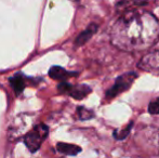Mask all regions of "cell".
<instances>
[{
    "mask_svg": "<svg viewBox=\"0 0 159 158\" xmlns=\"http://www.w3.org/2000/svg\"><path fill=\"white\" fill-rule=\"evenodd\" d=\"M148 113L152 115L159 114V99H156L152 101L148 105Z\"/></svg>",
    "mask_w": 159,
    "mask_h": 158,
    "instance_id": "7c38bea8",
    "label": "cell"
},
{
    "mask_svg": "<svg viewBox=\"0 0 159 158\" xmlns=\"http://www.w3.org/2000/svg\"><path fill=\"white\" fill-rule=\"evenodd\" d=\"M96 30H98V25H96V24H90V25L88 26V28H87L86 30H84L82 33H80L79 36L76 38L75 46L76 47L84 46L86 42H88L89 40L91 39V37L95 34Z\"/></svg>",
    "mask_w": 159,
    "mask_h": 158,
    "instance_id": "8992f818",
    "label": "cell"
},
{
    "mask_svg": "<svg viewBox=\"0 0 159 158\" xmlns=\"http://www.w3.org/2000/svg\"><path fill=\"white\" fill-rule=\"evenodd\" d=\"M136 77H138L136 73H127V74L119 76L116 79L114 86L106 92L107 99H114L117 95L121 94L122 92L127 91L131 87V84L134 82Z\"/></svg>",
    "mask_w": 159,
    "mask_h": 158,
    "instance_id": "3957f363",
    "label": "cell"
},
{
    "mask_svg": "<svg viewBox=\"0 0 159 158\" xmlns=\"http://www.w3.org/2000/svg\"><path fill=\"white\" fill-rule=\"evenodd\" d=\"M133 127V122H130L129 124H128L127 127H125L124 129H121V130H115L114 131V137H115L116 140H118V141H122V140L127 139V137L129 135L130 131H131V128Z\"/></svg>",
    "mask_w": 159,
    "mask_h": 158,
    "instance_id": "30bf717a",
    "label": "cell"
},
{
    "mask_svg": "<svg viewBox=\"0 0 159 158\" xmlns=\"http://www.w3.org/2000/svg\"><path fill=\"white\" fill-rule=\"evenodd\" d=\"M74 75H76V73L67 72L65 68L61 67V66H52L49 70V76L55 80H65L74 76Z\"/></svg>",
    "mask_w": 159,
    "mask_h": 158,
    "instance_id": "52a82bcc",
    "label": "cell"
},
{
    "mask_svg": "<svg viewBox=\"0 0 159 158\" xmlns=\"http://www.w3.org/2000/svg\"><path fill=\"white\" fill-rule=\"evenodd\" d=\"M57 148L60 153L67 155V156H76L81 152V147L69 143H57Z\"/></svg>",
    "mask_w": 159,
    "mask_h": 158,
    "instance_id": "ba28073f",
    "label": "cell"
},
{
    "mask_svg": "<svg viewBox=\"0 0 159 158\" xmlns=\"http://www.w3.org/2000/svg\"><path fill=\"white\" fill-rule=\"evenodd\" d=\"M159 39V22L148 11L132 9L125 12L114 24L111 43L129 52L144 51Z\"/></svg>",
    "mask_w": 159,
    "mask_h": 158,
    "instance_id": "6da1fadb",
    "label": "cell"
},
{
    "mask_svg": "<svg viewBox=\"0 0 159 158\" xmlns=\"http://www.w3.org/2000/svg\"><path fill=\"white\" fill-rule=\"evenodd\" d=\"M77 115L79 119L81 120H88L94 117V113L92 111L88 110V108L84 107V106H80V107L77 108Z\"/></svg>",
    "mask_w": 159,
    "mask_h": 158,
    "instance_id": "8fae6325",
    "label": "cell"
},
{
    "mask_svg": "<svg viewBox=\"0 0 159 158\" xmlns=\"http://www.w3.org/2000/svg\"><path fill=\"white\" fill-rule=\"evenodd\" d=\"M10 84L16 94L22 93L24 89H25V80H24L23 77L19 74L13 76L12 78H10Z\"/></svg>",
    "mask_w": 159,
    "mask_h": 158,
    "instance_id": "9c48e42d",
    "label": "cell"
},
{
    "mask_svg": "<svg viewBox=\"0 0 159 158\" xmlns=\"http://www.w3.org/2000/svg\"><path fill=\"white\" fill-rule=\"evenodd\" d=\"M49 134V128L47 124H39L34 127L32 130L24 137V144L30 152H36L40 148L41 144Z\"/></svg>",
    "mask_w": 159,
    "mask_h": 158,
    "instance_id": "7a4b0ae2",
    "label": "cell"
},
{
    "mask_svg": "<svg viewBox=\"0 0 159 158\" xmlns=\"http://www.w3.org/2000/svg\"><path fill=\"white\" fill-rule=\"evenodd\" d=\"M62 158H64V157H62Z\"/></svg>",
    "mask_w": 159,
    "mask_h": 158,
    "instance_id": "5bb4252c",
    "label": "cell"
},
{
    "mask_svg": "<svg viewBox=\"0 0 159 158\" xmlns=\"http://www.w3.org/2000/svg\"><path fill=\"white\" fill-rule=\"evenodd\" d=\"M59 91L63 94H68L76 100H82L92 92V89L87 84H78V86H71L68 82H62L57 87Z\"/></svg>",
    "mask_w": 159,
    "mask_h": 158,
    "instance_id": "277c9868",
    "label": "cell"
},
{
    "mask_svg": "<svg viewBox=\"0 0 159 158\" xmlns=\"http://www.w3.org/2000/svg\"><path fill=\"white\" fill-rule=\"evenodd\" d=\"M155 143H156V146H157L158 151H159V130L158 132L156 133V137H155Z\"/></svg>",
    "mask_w": 159,
    "mask_h": 158,
    "instance_id": "4fadbf2b",
    "label": "cell"
},
{
    "mask_svg": "<svg viewBox=\"0 0 159 158\" xmlns=\"http://www.w3.org/2000/svg\"><path fill=\"white\" fill-rule=\"evenodd\" d=\"M139 67L145 72H159V51L144 55L139 63Z\"/></svg>",
    "mask_w": 159,
    "mask_h": 158,
    "instance_id": "5b68a950",
    "label": "cell"
}]
</instances>
